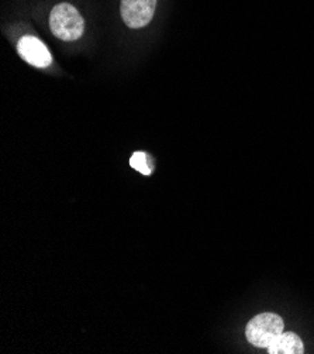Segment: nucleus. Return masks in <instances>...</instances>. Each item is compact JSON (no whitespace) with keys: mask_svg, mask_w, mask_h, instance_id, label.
I'll return each instance as SVG.
<instances>
[{"mask_svg":"<svg viewBox=\"0 0 314 354\" xmlns=\"http://www.w3.org/2000/svg\"><path fill=\"white\" fill-rule=\"evenodd\" d=\"M282 317L275 313H261L250 321L246 329L247 340L255 347L268 348L273 340L284 333Z\"/></svg>","mask_w":314,"mask_h":354,"instance_id":"2","label":"nucleus"},{"mask_svg":"<svg viewBox=\"0 0 314 354\" xmlns=\"http://www.w3.org/2000/svg\"><path fill=\"white\" fill-rule=\"evenodd\" d=\"M17 51L24 61L37 68H46L51 64L52 57L43 41L32 37V35H24L17 44Z\"/></svg>","mask_w":314,"mask_h":354,"instance_id":"4","label":"nucleus"},{"mask_svg":"<svg viewBox=\"0 0 314 354\" xmlns=\"http://www.w3.org/2000/svg\"><path fill=\"white\" fill-rule=\"evenodd\" d=\"M269 354H303L304 344L302 339L293 332H284L279 335L268 347Z\"/></svg>","mask_w":314,"mask_h":354,"instance_id":"5","label":"nucleus"},{"mask_svg":"<svg viewBox=\"0 0 314 354\" xmlns=\"http://www.w3.org/2000/svg\"><path fill=\"white\" fill-rule=\"evenodd\" d=\"M50 27L59 40L75 41L84 34L85 21L77 8L69 3H59L51 10Z\"/></svg>","mask_w":314,"mask_h":354,"instance_id":"1","label":"nucleus"},{"mask_svg":"<svg viewBox=\"0 0 314 354\" xmlns=\"http://www.w3.org/2000/svg\"><path fill=\"white\" fill-rule=\"evenodd\" d=\"M130 165L137 169L138 172H141L144 175H150L151 174V167L148 164V157L146 153H135L133 154L131 160H130Z\"/></svg>","mask_w":314,"mask_h":354,"instance_id":"6","label":"nucleus"},{"mask_svg":"<svg viewBox=\"0 0 314 354\" xmlns=\"http://www.w3.org/2000/svg\"><path fill=\"white\" fill-rule=\"evenodd\" d=\"M157 0H121L120 12L124 23L131 28L147 26L155 13Z\"/></svg>","mask_w":314,"mask_h":354,"instance_id":"3","label":"nucleus"}]
</instances>
